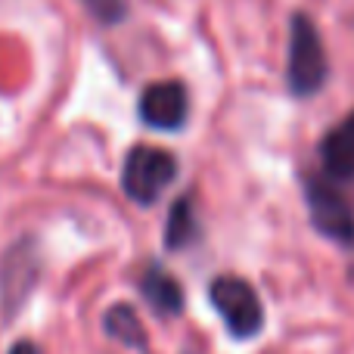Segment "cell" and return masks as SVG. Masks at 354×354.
Listing matches in <instances>:
<instances>
[{
    "instance_id": "cell-4",
    "label": "cell",
    "mask_w": 354,
    "mask_h": 354,
    "mask_svg": "<svg viewBox=\"0 0 354 354\" xmlns=\"http://www.w3.org/2000/svg\"><path fill=\"white\" fill-rule=\"evenodd\" d=\"M301 187H305V208L314 230L330 243L354 252V208L345 202V196L317 177H305Z\"/></svg>"
},
{
    "instance_id": "cell-7",
    "label": "cell",
    "mask_w": 354,
    "mask_h": 354,
    "mask_svg": "<svg viewBox=\"0 0 354 354\" xmlns=\"http://www.w3.org/2000/svg\"><path fill=\"white\" fill-rule=\"evenodd\" d=\"M320 162L333 180H351L354 177V112L333 124L330 134L320 143Z\"/></svg>"
},
{
    "instance_id": "cell-9",
    "label": "cell",
    "mask_w": 354,
    "mask_h": 354,
    "mask_svg": "<svg viewBox=\"0 0 354 354\" xmlns=\"http://www.w3.org/2000/svg\"><path fill=\"white\" fill-rule=\"evenodd\" d=\"M103 330H106V336L115 339V342L124 345V348H131V351H137V354H149V336H147V330H143L137 311L131 305H124V301L112 305L109 311L103 314Z\"/></svg>"
},
{
    "instance_id": "cell-6",
    "label": "cell",
    "mask_w": 354,
    "mask_h": 354,
    "mask_svg": "<svg viewBox=\"0 0 354 354\" xmlns=\"http://www.w3.org/2000/svg\"><path fill=\"white\" fill-rule=\"evenodd\" d=\"M189 118V97L180 81H156L140 93V122L153 131H180Z\"/></svg>"
},
{
    "instance_id": "cell-10",
    "label": "cell",
    "mask_w": 354,
    "mask_h": 354,
    "mask_svg": "<svg viewBox=\"0 0 354 354\" xmlns=\"http://www.w3.org/2000/svg\"><path fill=\"white\" fill-rule=\"evenodd\" d=\"M196 239H199V218H196L193 196H177L165 224V249L180 252L187 245H193Z\"/></svg>"
},
{
    "instance_id": "cell-11",
    "label": "cell",
    "mask_w": 354,
    "mask_h": 354,
    "mask_svg": "<svg viewBox=\"0 0 354 354\" xmlns=\"http://www.w3.org/2000/svg\"><path fill=\"white\" fill-rule=\"evenodd\" d=\"M84 10L97 19L100 25L112 28V25H122L131 16V0H81Z\"/></svg>"
},
{
    "instance_id": "cell-8",
    "label": "cell",
    "mask_w": 354,
    "mask_h": 354,
    "mask_svg": "<svg viewBox=\"0 0 354 354\" xmlns=\"http://www.w3.org/2000/svg\"><path fill=\"white\" fill-rule=\"evenodd\" d=\"M140 292L159 317H177L183 311V289L162 264H147L140 277Z\"/></svg>"
},
{
    "instance_id": "cell-3",
    "label": "cell",
    "mask_w": 354,
    "mask_h": 354,
    "mask_svg": "<svg viewBox=\"0 0 354 354\" xmlns=\"http://www.w3.org/2000/svg\"><path fill=\"white\" fill-rule=\"evenodd\" d=\"M208 301L224 320L227 333L239 342H249L264 330V308L255 286L236 274H221L208 286Z\"/></svg>"
},
{
    "instance_id": "cell-1",
    "label": "cell",
    "mask_w": 354,
    "mask_h": 354,
    "mask_svg": "<svg viewBox=\"0 0 354 354\" xmlns=\"http://www.w3.org/2000/svg\"><path fill=\"white\" fill-rule=\"evenodd\" d=\"M289 53H286V87L295 100H308L320 93L330 81V56L317 25L305 12H292L289 19Z\"/></svg>"
},
{
    "instance_id": "cell-12",
    "label": "cell",
    "mask_w": 354,
    "mask_h": 354,
    "mask_svg": "<svg viewBox=\"0 0 354 354\" xmlns=\"http://www.w3.org/2000/svg\"><path fill=\"white\" fill-rule=\"evenodd\" d=\"M10 354H41V351H37V345H35V342H28V339H22V342H16V345H12Z\"/></svg>"
},
{
    "instance_id": "cell-5",
    "label": "cell",
    "mask_w": 354,
    "mask_h": 354,
    "mask_svg": "<svg viewBox=\"0 0 354 354\" xmlns=\"http://www.w3.org/2000/svg\"><path fill=\"white\" fill-rule=\"evenodd\" d=\"M37 274H41V258H37L35 239H19L10 245L0 261V301H3L6 317L25 305L31 289L37 286Z\"/></svg>"
},
{
    "instance_id": "cell-2",
    "label": "cell",
    "mask_w": 354,
    "mask_h": 354,
    "mask_svg": "<svg viewBox=\"0 0 354 354\" xmlns=\"http://www.w3.org/2000/svg\"><path fill=\"white\" fill-rule=\"evenodd\" d=\"M177 174H180V162L174 159V153L149 147V143H137L124 156L122 189L134 205L149 208L162 199V193L177 180Z\"/></svg>"
}]
</instances>
